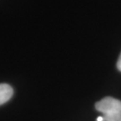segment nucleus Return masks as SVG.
Returning a JSON list of instances; mask_svg holds the SVG:
<instances>
[{
    "mask_svg": "<svg viewBox=\"0 0 121 121\" xmlns=\"http://www.w3.org/2000/svg\"><path fill=\"white\" fill-rule=\"evenodd\" d=\"M97 121H105L103 117H97Z\"/></svg>",
    "mask_w": 121,
    "mask_h": 121,
    "instance_id": "nucleus-4",
    "label": "nucleus"
},
{
    "mask_svg": "<svg viewBox=\"0 0 121 121\" xmlns=\"http://www.w3.org/2000/svg\"><path fill=\"white\" fill-rule=\"evenodd\" d=\"M117 69L121 71V53H120V56L118 57V60H117Z\"/></svg>",
    "mask_w": 121,
    "mask_h": 121,
    "instance_id": "nucleus-3",
    "label": "nucleus"
},
{
    "mask_svg": "<svg viewBox=\"0 0 121 121\" xmlns=\"http://www.w3.org/2000/svg\"><path fill=\"white\" fill-rule=\"evenodd\" d=\"M96 109L102 114L105 121H121V101L112 97H105L96 102Z\"/></svg>",
    "mask_w": 121,
    "mask_h": 121,
    "instance_id": "nucleus-1",
    "label": "nucleus"
},
{
    "mask_svg": "<svg viewBox=\"0 0 121 121\" xmlns=\"http://www.w3.org/2000/svg\"><path fill=\"white\" fill-rule=\"evenodd\" d=\"M13 94V88L7 83H0V105L7 102Z\"/></svg>",
    "mask_w": 121,
    "mask_h": 121,
    "instance_id": "nucleus-2",
    "label": "nucleus"
}]
</instances>
